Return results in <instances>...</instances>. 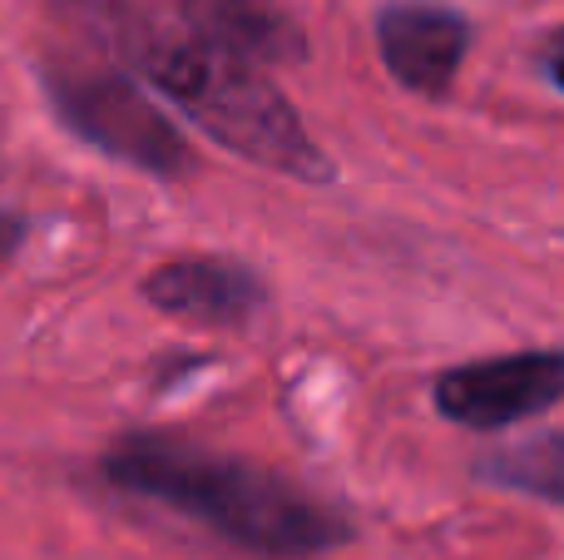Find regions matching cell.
Wrapping results in <instances>:
<instances>
[{
    "instance_id": "cell-8",
    "label": "cell",
    "mask_w": 564,
    "mask_h": 560,
    "mask_svg": "<svg viewBox=\"0 0 564 560\" xmlns=\"http://www.w3.org/2000/svg\"><path fill=\"white\" fill-rule=\"evenodd\" d=\"M476 476L500 492H520L535 502L564 506V432H540L506 442L496 452L476 456Z\"/></svg>"
},
{
    "instance_id": "cell-9",
    "label": "cell",
    "mask_w": 564,
    "mask_h": 560,
    "mask_svg": "<svg viewBox=\"0 0 564 560\" xmlns=\"http://www.w3.org/2000/svg\"><path fill=\"white\" fill-rule=\"evenodd\" d=\"M540 69H545V79L564 95V30H555V35L540 45Z\"/></svg>"
},
{
    "instance_id": "cell-4",
    "label": "cell",
    "mask_w": 564,
    "mask_h": 560,
    "mask_svg": "<svg viewBox=\"0 0 564 560\" xmlns=\"http://www.w3.org/2000/svg\"><path fill=\"white\" fill-rule=\"evenodd\" d=\"M564 397V353H510L436 377V412L470 432H506Z\"/></svg>"
},
{
    "instance_id": "cell-7",
    "label": "cell",
    "mask_w": 564,
    "mask_h": 560,
    "mask_svg": "<svg viewBox=\"0 0 564 560\" xmlns=\"http://www.w3.org/2000/svg\"><path fill=\"white\" fill-rule=\"evenodd\" d=\"M169 6H178V15L198 35L218 40L248 60H268V65L307 60V40L278 0H169Z\"/></svg>"
},
{
    "instance_id": "cell-2",
    "label": "cell",
    "mask_w": 564,
    "mask_h": 560,
    "mask_svg": "<svg viewBox=\"0 0 564 560\" xmlns=\"http://www.w3.org/2000/svg\"><path fill=\"white\" fill-rule=\"evenodd\" d=\"M99 476L115 492L169 506V511L208 526L248 556L297 560L351 541V526L337 506L317 502L312 492H302L288 476L258 462L204 452V446H188L178 437H124L99 456Z\"/></svg>"
},
{
    "instance_id": "cell-5",
    "label": "cell",
    "mask_w": 564,
    "mask_h": 560,
    "mask_svg": "<svg viewBox=\"0 0 564 560\" xmlns=\"http://www.w3.org/2000/svg\"><path fill=\"white\" fill-rule=\"evenodd\" d=\"M381 65L416 95H446L470 50V20L431 0H391L377 15Z\"/></svg>"
},
{
    "instance_id": "cell-10",
    "label": "cell",
    "mask_w": 564,
    "mask_h": 560,
    "mask_svg": "<svg viewBox=\"0 0 564 560\" xmlns=\"http://www.w3.org/2000/svg\"><path fill=\"white\" fill-rule=\"evenodd\" d=\"M20 234H25V224H20V218H15V214H0V263H6V258H10V254H15Z\"/></svg>"
},
{
    "instance_id": "cell-6",
    "label": "cell",
    "mask_w": 564,
    "mask_h": 560,
    "mask_svg": "<svg viewBox=\"0 0 564 560\" xmlns=\"http://www.w3.org/2000/svg\"><path fill=\"white\" fill-rule=\"evenodd\" d=\"M144 298L174 317L204 327H243L268 308V288L253 268L228 258H174L144 278Z\"/></svg>"
},
{
    "instance_id": "cell-1",
    "label": "cell",
    "mask_w": 564,
    "mask_h": 560,
    "mask_svg": "<svg viewBox=\"0 0 564 560\" xmlns=\"http://www.w3.org/2000/svg\"><path fill=\"white\" fill-rule=\"evenodd\" d=\"M65 6L109 55H119V65L149 79L169 105H178L208 139L234 149L238 159L278 169L302 184L337 179V164L307 134L288 95L273 79H263V69L248 55L198 35L194 25H174L134 0H65Z\"/></svg>"
},
{
    "instance_id": "cell-3",
    "label": "cell",
    "mask_w": 564,
    "mask_h": 560,
    "mask_svg": "<svg viewBox=\"0 0 564 560\" xmlns=\"http://www.w3.org/2000/svg\"><path fill=\"white\" fill-rule=\"evenodd\" d=\"M45 89H50L55 115L65 119V129H75L85 144L105 149L119 164H134L159 179H178L194 169L188 139L149 105V95L129 75L50 65Z\"/></svg>"
}]
</instances>
